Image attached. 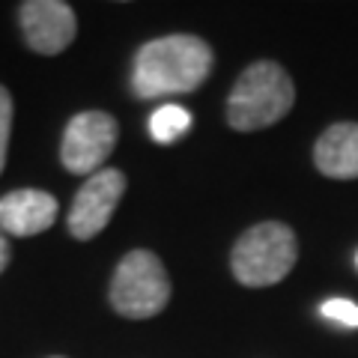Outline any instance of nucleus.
<instances>
[{
	"mask_svg": "<svg viewBox=\"0 0 358 358\" xmlns=\"http://www.w3.org/2000/svg\"><path fill=\"white\" fill-rule=\"evenodd\" d=\"M215 54L194 33H171L143 42L131 63V90L138 99L182 96L212 75Z\"/></svg>",
	"mask_w": 358,
	"mask_h": 358,
	"instance_id": "1",
	"label": "nucleus"
},
{
	"mask_svg": "<svg viewBox=\"0 0 358 358\" xmlns=\"http://www.w3.org/2000/svg\"><path fill=\"white\" fill-rule=\"evenodd\" d=\"M296 105V84L275 60H254L227 96L224 120L233 131H263L278 126Z\"/></svg>",
	"mask_w": 358,
	"mask_h": 358,
	"instance_id": "2",
	"label": "nucleus"
},
{
	"mask_svg": "<svg viewBox=\"0 0 358 358\" xmlns=\"http://www.w3.org/2000/svg\"><path fill=\"white\" fill-rule=\"evenodd\" d=\"M299 239L284 221H260L236 239L230 251V272L242 287H275L293 272Z\"/></svg>",
	"mask_w": 358,
	"mask_h": 358,
	"instance_id": "3",
	"label": "nucleus"
},
{
	"mask_svg": "<svg viewBox=\"0 0 358 358\" xmlns=\"http://www.w3.org/2000/svg\"><path fill=\"white\" fill-rule=\"evenodd\" d=\"M110 308L126 320H152L171 301V278L164 263L147 248L129 251L114 268L108 289Z\"/></svg>",
	"mask_w": 358,
	"mask_h": 358,
	"instance_id": "4",
	"label": "nucleus"
},
{
	"mask_svg": "<svg viewBox=\"0 0 358 358\" xmlns=\"http://www.w3.org/2000/svg\"><path fill=\"white\" fill-rule=\"evenodd\" d=\"M120 122L108 110H81L63 129L60 162L75 176H93L117 147Z\"/></svg>",
	"mask_w": 358,
	"mask_h": 358,
	"instance_id": "5",
	"label": "nucleus"
},
{
	"mask_svg": "<svg viewBox=\"0 0 358 358\" xmlns=\"http://www.w3.org/2000/svg\"><path fill=\"white\" fill-rule=\"evenodd\" d=\"M126 188H129V179L122 171H117V167H105V171L90 176L87 182L78 188L72 209H69V218H66L72 236L78 242L96 239L110 224V218H114Z\"/></svg>",
	"mask_w": 358,
	"mask_h": 358,
	"instance_id": "6",
	"label": "nucleus"
},
{
	"mask_svg": "<svg viewBox=\"0 0 358 358\" xmlns=\"http://www.w3.org/2000/svg\"><path fill=\"white\" fill-rule=\"evenodd\" d=\"M18 27L27 48L42 57H57L78 36L75 9L63 0H24L18 3Z\"/></svg>",
	"mask_w": 358,
	"mask_h": 358,
	"instance_id": "7",
	"label": "nucleus"
},
{
	"mask_svg": "<svg viewBox=\"0 0 358 358\" xmlns=\"http://www.w3.org/2000/svg\"><path fill=\"white\" fill-rule=\"evenodd\" d=\"M57 200L39 188H18L0 197V230L9 236H39L57 221Z\"/></svg>",
	"mask_w": 358,
	"mask_h": 358,
	"instance_id": "8",
	"label": "nucleus"
},
{
	"mask_svg": "<svg viewBox=\"0 0 358 358\" xmlns=\"http://www.w3.org/2000/svg\"><path fill=\"white\" fill-rule=\"evenodd\" d=\"M313 164L329 179H358V122H334L313 143Z\"/></svg>",
	"mask_w": 358,
	"mask_h": 358,
	"instance_id": "9",
	"label": "nucleus"
},
{
	"mask_svg": "<svg viewBox=\"0 0 358 358\" xmlns=\"http://www.w3.org/2000/svg\"><path fill=\"white\" fill-rule=\"evenodd\" d=\"M188 126H192V117H188L185 108L162 105L150 120V134L155 143H173L188 131Z\"/></svg>",
	"mask_w": 358,
	"mask_h": 358,
	"instance_id": "10",
	"label": "nucleus"
},
{
	"mask_svg": "<svg viewBox=\"0 0 358 358\" xmlns=\"http://www.w3.org/2000/svg\"><path fill=\"white\" fill-rule=\"evenodd\" d=\"M13 96H9V90L0 84V173H3L6 167V155H9V134H13Z\"/></svg>",
	"mask_w": 358,
	"mask_h": 358,
	"instance_id": "11",
	"label": "nucleus"
},
{
	"mask_svg": "<svg viewBox=\"0 0 358 358\" xmlns=\"http://www.w3.org/2000/svg\"><path fill=\"white\" fill-rule=\"evenodd\" d=\"M322 317H329L331 322H341V326L358 329V305L350 299H331L322 305Z\"/></svg>",
	"mask_w": 358,
	"mask_h": 358,
	"instance_id": "12",
	"label": "nucleus"
},
{
	"mask_svg": "<svg viewBox=\"0 0 358 358\" xmlns=\"http://www.w3.org/2000/svg\"><path fill=\"white\" fill-rule=\"evenodd\" d=\"M9 260H13V248H9V239H6V233L0 230V275L6 272Z\"/></svg>",
	"mask_w": 358,
	"mask_h": 358,
	"instance_id": "13",
	"label": "nucleus"
},
{
	"mask_svg": "<svg viewBox=\"0 0 358 358\" xmlns=\"http://www.w3.org/2000/svg\"><path fill=\"white\" fill-rule=\"evenodd\" d=\"M51 358H63V355H51Z\"/></svg>",
	"mask_w": 358,
	"mask_h": 358,
	"instance_id": "14",
	"label": "nucleus"
}]
</instances>
